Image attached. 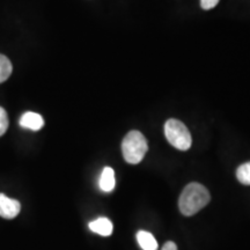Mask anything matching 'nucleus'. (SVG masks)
Listing matches in <instances>:
<instances>
[{
  "label": "nucleus",
  "instance_id": "10",
  "mask_svg": "<svg viewBox=\"0 0 250 250\" xmlns=\"http://www.w3.org/2000/svg\"><path fill=\"white\" fill-rule=\"evenodd\" d=\"M236 177L240 183L250 186V162H246L237 168Z\"/></svg>",
  "mask_w": 250,
  "mask_h": 250
},
{
  "label": "nucleus",
  "instance_id": "5",
  "mask_svg": "<svg viewBox=\"0 0 250 250\" xmlns=\"http://www.w3.org/2000/svg\"><path fill=\"white\" fill-rule=\"evenodd\" d=\"M20 125L24 127V129L39 131L44 126V120H43V117L41 115L36 114V112L28 111L21 116Z\"/></svg>",
  "mask_w": 250,
  "mask_h": 250
},
{
  "label": "nucleus",
  "instance_id": "13",
  "mask_svg": "<svg viewBox=\"0 0 250 250\" xmlns=\"http://www.w3.org/2000/svg\"><path fill=\"white\" fill-rule=\"evenodd\" d=\"M161 250H177V247H176V245H175L174 242L169 241V242L165 243V246L162 247Z\"/></svg>",
  "mask_w": 250,
  "mask_h": 250
},
{
  "label": "nucleus",
  "instance_id": "8",
  "mask_svg": "<svg viewBox=\"0 0 250 250\" xmlns=\"http://www.w3.org/2000/svg\"><path fill=\"white\" fill-rule=\"evenodd\" d=\"M137 241L143 250H158L159 246L155 237L146 230H139L137 233Z\"/></svg>",
  "mask_w": 250,
  "mask_h": 250
},
{
  "label": "nucleus",
  "instance_id": "7",
  "mask_svg": "<svg viewBox=\"0 0 250 250\" xmlns=\"http://www.w3.org/2000/svg\"><path fill=\"white\" fill-rule=\"evenodd\" d=\"M100 189L104 192H111L116 186V180H115V171L110 167H105L102 170L101 176H100L99 182Z\"/></svg>",
  "mask_w": 250,
  "mask_h": 250
},
{
  "label": "nucleus",
  "instance_id": "11",
  "mask_svg": "<svg viewBox=\"0 0 250 250\" xmlns=\"http://www.w3.org/2000/svg\"><path fill=\"white\" fill-rule=\"evenodd\" d=\"M8 125L9 121L7 111H6L2 107H0V137L4 136L5 132L8 129Z\"/></svg>",
  "mask_w": 250,
  "mask_h": 250
},
{
  "label": "nucleus",
  "instance_id": "4",
  "mask_svg": "<svg viewBox=\"0 0 250 250\" xmlns=\"http://www.w3.org/2000/svg\"><path fill=\"white\" fill-rule=\"evenodd\" d=\"M21 205L17 199L6 197L4 193H0V217L5 219H14L20 213Z\"/></svg>",
  "mask_w": 250,
  "mask_h": 250
},
{
  "label": "nucleus",
  "instance_id": "2",
  "mask_svg": "<svg viewBox=\"0 0 250 250\" xmlns=\"http://www.w3.org/2000/svg\"><path fill=\"white\" fill-rule=\"evenodd\" d=\"M147 140L139 131H130L122 142V152L125 161L130 165H137L147 153Z\"/></svg>",
  "mask_w": 250,
  "mask_h": 250
},
{
  "label": "nucleus",
  "instance_id": "9",
  "mask_svg": "<svg viewBox=\"0 0 250 250\" xmlns=\"http://www.w3.org/2000/svg\"><path fill=\"white\" fill-rule=\"evenodd\" d=\"M13 66L9 59L4 55H0V83H5L11 77Z\"/></svg>",
  "mask_w": 250,
  "mask_h": 250
},
{
  "label": "nucleus",
  "instance_id": "1",
  "mask_svg": "<svg viewBox=\"0 0 250 250\" xmlns=\"http://www.w3.org/2000/svg\"><path fill=\"white\" fill-rule=\"evenodd\" d=\"M211 196L208 190L201 183L192 182L184 188L179 199L181 213L191 217L210 203Z\"/></svg>",
  "mask_w": 250,
  "mask_h": 250
},
{
  "label": "nucleus",
  "instance_id": "6",
  "mask_svg": "<svg viewBox=\"0 0 250 250\" xmlns=\"http://www.w3.org/2000/svg\"><path fill=\"white\" fill-rule=\"evenodd\" d=\"M89 229L99 234V235L109 236L111 235L114 227H112V223L108 218H99L89 223Z\"/></svg>",
  "mask_w": 250,
  "mask_h": 250
},
{
  "label": "nucleus",
  "instance_id": "3",
  "mask_svg": "<svg viewBox=\"0 0 250 250\" xmlns=\"http://www.w3.org/2000/svg\"><path fill=\"white\" fill-rule=\"evenodd\" d=\"M165 136L168 143L180 151H188L191 147V134H190L186 125L179 120L170 118L166 122Z\"/></svg>",
  "mask_w": 250,
  "mask_h": 250
},
{
  "label": "nucleus",
  "instance_id": "12",
  "mask_svg": "<svg viewBox=\"0 0 250 250\" xmlns=\"http://www.w3.org/2000/svg\"><path fill=\"white\" fill-rule=\"evenodd\" d=\"M219 0H201V6L203 9H212L218 5Z\"/></svg>",
  "mask_w": 250,
  "mask_h": 250
}]
</instances>
